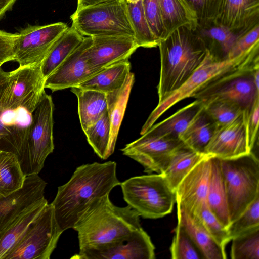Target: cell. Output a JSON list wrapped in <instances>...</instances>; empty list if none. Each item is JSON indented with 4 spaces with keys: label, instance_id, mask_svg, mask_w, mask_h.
I'll return each instance as SVG.
<instances>
[{
    "label": "cell",
    "instance_id": "cell-32",
    "mask_svg": "<svg viewBox=\"0 0 259 259\" xmlns=\"http://www.w3.org/2000/svg\"><path fill=\"white\" fill-rule=\"evenodd\" d=\"M83 38L72 26L62 34L41 64V71L46 79L81 42Z\"/></svg>",
    "mask_w": 259,
    "mask_h": 259
},
{
    "label": "cell",
    "instance_id": "cell-47",
    "mask_svg": "<svg viewBox=\"0 0 259 259\" xmlns=\"http://www.w3.org/2000/svg\"><path fill=\"white\" fill-rule=\"evenodd\" d=\"M17 0H0V20L6 15V13L12 10Z\"/></svg>",
    "mask_w": 259,
    "mask_h": 259
},
{
    "label": "cell",
    "instance_id": "cell-14",
    "mask_svg": "<svg viewBox=\"0 0 259 259\" xmlns=\"http://www.w3.org/2000/svg\"><path fill=\"white\" fill-rule=\"evenodd\" d=\"M210 172V157L206 155L184 177L175 190L177 207L194 219L206 203Z\"/></svg>",
    "mask_w": 259,
    "mask_h": 259
},
{
    "label": "cell",
    "instance_id": "cell-49",
    "mask_svg": "<svg viewBox=\"0 0 259 259\" xmlns=\"http://www.w3.org/2000/svg\"><path fill=\"white\" fill-rule=\"evenodd\" d=\"M127 3H136L139 0H124Z\"/></svg>",
    "mask_w": 259,
    "mask_h": 259
},
{
    "label": "cell",
    "instance_id": "cell-19",
    "mask_svg": "<svg viewBox=\"0 0 259 259\" xmlns=\"http://www.w3.org/2000/svg\"><path fill=\"white\" fill-rule=\"evenodd\" d=\"M204 153L221 159L235 158L251 153L248 145L243 114L227 124L216 127Z\"/></svg>",
    "mask_w": 259,
    "mask_h": 259
},
{
    "label": "cell",
    "instance_id": "cell-34",
    "mask_svg": "<svg viewBox=\"0 0 259 259\" xmlns=\"http://www.w3.org/2000/svg\"><path fill=\"white\" fill-rule=\"evenodd\" d=\"M25 178L17 156L0 149V197H7L21 189Z\"/></svg>",
    "mask_w": 259,
    "mask_h": 259
},
{
    "label": "cell",
    "instance_id": "cell-17",
    "mask_svg": "<svg viewBox=\"0 0 259 259\" xmlns=\"http://www.w3.org/2000/svg\"><path fill=\"white\" fill-rule=\"evenodd\" d=\"M92 38V43L85 50L84 56L89 65L97 72L128 60L139 48L133 36H100Z\"/></svg>",
    "mask_w": 259,
    "mask_h": 259
},
{
    "label": "cell",
    "instance_id": "cell-37",
    "mask_svg": "<svg viewBox=\"0 0 259 259\" xmlns=\"http://www.w3.org/2000/svg\"><path fill=\"white\" fill-rule=\"evenodd\" d=\"M202 102L205 111L216 127L233 121L243 112V109L239 105L228 100L214 99Z\"/></svg>",
    "mask_w": 259,
    "mask_h": 259
},
{
    "label": "cell",
    "instance_id": "cell-29",
    "mask_svg": "<svg viewBox=\"0 0 259 259\" xmlns=\"http://www.w3.org/2000/svg\"><path fill=\"white\" fill-rule=\"evenodd\" d=\"M206 156V154L197 152L184 145L172 153L159 174L165 177L170 187L175 191L184 177Z\"/></svg>",
    "mask_w": 259,
    "mask_h": 259
},
{
    "label": "cell",
    "instance_id": "cell-16",
    "mask_svg": "<svg viewBox=\"0 0 259 259\" xmlns=\"http://www.w3.org/2000/svg\"><path fill=\"white\" fill-rule=\"evenodd\" d=\"M14 87L10 95L11 110L23 109L29 114L36 108L45 92L46 78L41 65L19 67L15 69Z\"/></svg>",
    "mask_w": 259,
    "mask_h": 259
},
{
    "label": "cell",
    "instance_id": "cell-40",
    "mask_svg": "<svg viewBox=\"0 0 259 259\" xmlns=\"http://www.w3.org/2000/svg\"><path fill=\"white\" fill-rule=\"evenodd\" d=\"M197 219L215 241L225 249L226 245L231 240L227 228L211 211L206 203Z\"/></svg>",
    "mask_w": 259,
    "mask_h": 259
},
{
    "label": "cell",
    "instance_id": "cell-10",
    "mask_svg": "<svg viewBox=\"0 0 259 259\" xmlns=\"http://www.w3.org/2000/svg\"><path fill=\"white\" fill-rule=\"evenodd\" d=\"M68 27L56 22L44 25L28 24L21 29L13 45V61L19 67L41 65L55 42Z\"/></svg>",
    "mask_w": 259,
    "mask_h": 259
},
{
    "label": "cell",
    "instance_id": "cell-26",
    "mask_svg": "<svg viewBox=\"0 0 259 259\" xmlns=\"http://www.w3.org/2000/svg\"><path fill=\"white\" fill-rule=\"evenodd\" d=\"M48 203L45 198L34 204L19 215L5 231L0 234V259H6L9 253L22 239Z\"/></svg>",
    "mask_w": 259,
    "mask_h": 259
},
{
    "label": "cell",
    "instance_id": "cell-2",
    "mask_svg": "<svg viewBox=\"0 0 259 259\" xmlns=\"http://www.w3.org/2000/svg\"><path fill=\"white\" fill-rule=\"evenodd\" d=\"M158 46L160 56L157 85L160 103L187 80L204 60L208 51L194 31L185 27L175 30Z\"/></svg>",
    "mask_w": 259,
    "mask_h": 259
},
{
    "label": "cell",
    "instance_id": "cell-1",
    "mask_svg": "<svg viewBox=\"0 0 259 259\" xmlns=\"http://www.w3.org/2000/svg\"><path fill=\"white\" fill-rule=\"evenodd\" d=\"M120 183L115 161L95 162L77 167L69 180L58 187L51 203L61 230L73 229L94 200L109 195Z\"/></svg>",
    "mask_w": 259,
    "mask_h": 259
},
{
    "label": "cell",
    "instance_id": "cell-50",
    "mask_svg": "<svg viewBox=\"0 0 259 259\" xmlns=\"http://www.w3.org/2000/svg\"><path fill=\"white\" fill-rule=\"evenodd\" d=\"M2 67V65H0V68Z\"/></svg>",
    "mask_w": 259,
    "mask_h": 259
},
{
    "label": "cell",
    "instance_id": "cell-39",
    "mask_svg": "<svg viewBox=\"0 0 259 259\" xmlns=\"http://www.w3.org/2000/svg\"><path fill=\"white\" fill-rule=\"evenodd\" d=\"M170 247L172 259H202V254L185 229L177 223Z\"/></svg>",
    "mask_w": 259,
    "mask_h": 259
},
{
    "label": "cell",
    "instance_id": "cell-13",
    "mask_svg": "<svg viewBox=\"0 0 259 259\" xmlns=\"http://www.w3.org/2000/svg\"><path fill=\"white\" fill-rule=\"evenodd\" d=\"M15 70L5 71L0 68V144L2 150L17 153L25 141L28 125L19 123L18 110L9 107L10 95L14 87Z\"/></svg>",
    "mask_w": 259,
    "mask_h": 259
},
{
    "label": "cell",
    "instance_id": "cell-8",
    "mask_svg": "<svg viewBox=\"0 0 259 259\" xmlns=\"http://www.w3.org/2000/svg\"><path fill=\"white\" fill-rule=\"evenodd\" d=\"M52 98L46 92L32 113L26 140L18 160L27 176L38 175L54 149Z\"/></svg>",
    "mask_w": 259,
    "mask_h": 259
},
{
    "label": "cell",
    "instance_id": "cell-41",
    "mask_svg": "<svg viewBox=\"0 0 259 259\" xmlns=\"http://www.w3.org/2000/svg\"><path fill=\"white\" fill-rule=\"evenodd\" d=\"M257 226H259V196L230 224L227 230L232 239L234 237Z\"/></svg>",
    "mask_w": 259,
    "mask_h": 259
},
{
    "label": "cell",
    "instance_id": "cell-38",
    "mask_svg": "<svg viewBox=\"0 0 259 259\" xmlns=\"http://www.w3.org/2000/svg\"><path fill=\"white\" fill-rule=\"evenodd\" d=\"M231 240V258L259 259V226L234 237Z\"/></svg>",
    "mask_w": 259,
    "mask_h": 259
},
{
    "label": "cell",
    "instance_id": "cell-5",
    "mask_svg": "<svg viewBox=\"0 0 259 259\" xmlns=\"http://www.w3.org/2000/svg\"><path fill=\"white\" fill-rule=\"evenodd\" d=\"M120 186L127 204L145 219L167 215L176 203L175 192L161 174L133 177Z\"/></svg>",
    "mask_w": 259,
    "mask_h": 259
},
{
    "label": "cell",
    "instance_id": "cell-6",
    "mask_svg": "<svg viewBox=\"0 0 259 259\" xmlns=\"http://www.w3.org/2000/svg\"><path fill=\"white\" fill-rule=\"evenodd\" d=\"M220 162L231 223L259 196V161L251 152Z\"/></svg>",
    "mask_w": 259,
    "mask_h": 259
},
{
    "label": "cell",
    "instance_id": "cell-9",
    "mask_svg": "<svg viewBox=\"0 0 259 259\" xmlns=\"http://www.w3.org/2000/svg\"><path fill=\"white\" fill-rule=\"evenodd\" d=\"M63 232L48 203L6 259H49Z\"/></svg>",
    "mask_w": 259,
    "mask_h": 259
},
{
    "label": "cell",
    "instance_id": "cell-11",
    "mask_svg": "<svg viewBox=\"0 0 259 259\" xmlns=\"http://www.w3.org/2000/svg\"><path fill=\"white\" fill-rule=\"evenodd\" d=\"M184 145L179 138L144 134L120 150L124 155L140 163L144 172L159 174L172 153Z\"/></svg>",
    "mask_w": 259,
    "mask_h": 259
},
{
    "label": "cell",
    "instance_id": "cell-31",
    "mask_svg": "<svg viewBox=\"0 0 259 259\" xmlns=\"http://www.w3.org/2000/svg\"><path fill=\"white\" fill-rule=\"evenodd\" d=\"M215 128L214 123L203 107L179 136V138L189 148L205 154V148Z\"/></svg>",
    "mask_w": 259,
    "mask_h": 259
},
{
    "label": "cell",
    "instance_id": "cell-12",
    "mask_svg": "<svg viewBox=\"0 0 259 259\" xmlns=\"http://www.w3.org/2000/svg\"><path fill=\"white\" fill-rule=\"evenodd\" d=\"M155 247L141 227L125 237L100 247L79 251L75 259H154Z\"/></svg>",
    "mask_w": 259,
    "mask_h": 259
},
{
    "label": "cell",
    "instance_id": "cell-44",
    "mask_svg": "<svg viewBox=\"0 0 259 259\" xmlns=\"http://www.w3.org/2000/svg\"><path fill=\"white\" fill-rule=\"evenodd\" d=\"M245 132L249 148L252 152L257 138L259 120V97L250 107L243 110Z\"/></svg>",
    "mask_w": 259,
    "mask_h": 259
},
{
    "label": "cell",
    "instance_id": "cell-23",
    "mask_svg": "<svg viewBox=\"0 0 259 259\" xmlns=\"http://www.w3.org/2000/svg\"><path fill=\"white\" fill-rule=\"evenodd\" d=\"M178 223L189 235L205 259H225V249L220 246L206 231L198 219H194L177 207Z\"/></svg>",
    "mask_w": 259,
    "mask_h": 259
},
{
    "label": "cell",
    "instance_id": "cell-24",
    "mask_svg": "<svg viewBox=\"0 0 259 259\" xmlns=\"http://www.w3.org/2000/svg\"><path fill=\"white\" fill-rule=\"evenodd\" d=\"M206 204L211 211L227 228L230 224L224 180L220 159L210 157V172Z\"/></svg>",
    "mask_w": 259,
    "mask_h": 259
},
{
    "label": "cell",
    "instance_id": "cell-18",
    "mask_svg": "<svg viewBox=\"0 0 259 259\" xmlns=\"http://www.w3.org/2000/svg\"><path fill=\"white\" fill-rule=\"evenodd\" d=\"M46 185L38 175L27 176L21 189L7 197H0V234L23 212L45 199Z\"/></svg>",
    "mask_w": 259,
    "mask_h": 259
},
{
    "label": "cell",
    "instance_id": "cell-21",
    "mask_svg": "<svg viewBox=\"0 0 259 259\" xmlns=\"http://www.w3.org/2000/svg\"><path fill=\"white\" fill-rule=\"evenodd\" d=\"M257 97H259V89L255 84L252 71L224 81L198 100L202 101L214 99L228 100L238 104L244 110L250 107Z\"/></svg>",
    "mask_w": 259,
    "mask_h": 259
},
{
    "label": "cell",
    "instance_id": "cell-25",
    "mask_svg": "<svg viewBox=\"0 0 259 259\" xmlns=\"http://www.w3.org/2000/svg\"><path fill=\"white\" fill-rule=\"evenodd\" d=\"M134 81V74L131 72L121 87L106 94L107 112L110 123L109 150L111 155L115 150L118 132Z\"/></svg>",
    "mask_w": 259,
    "mask_h": 259
},
{
    "label": "cell",
    "instance_id": "cell-4",
    "mask_svg": "<svg viewBox=\"0 0 259 259\" xmlns=\"http://www.w3.org/2000/svg\"><path fill=\"white\" fill-rule=\"evenodd\" d=\"M258 50L257 41L246 52L231 59H219L208 52L187 80L164 101L158 103L143 125L140 134L145 133L173 105L185 98H195L208 90L226 75L241 69L259 67Z\"/></svg>",
    "mask_w": 259,
    "mask_h": 259
},
{
    "label": "cell",
    "instance_id": "cell-28",
    "mask_svg": "<svg viewBox=\"0 0 259 259\" xmlns=\"http://www.w3.org/2000/svg\"><path fill=\"white\" fill-rule=\"evenodd\" d=\"M71 91L77 98L78 114L84 132L107 111L106 94L78 87L71 88Z\"/></svg>",
    "mask_w": 259,
    "mask_h": 259
},
{
    "label": "cell",
    "instance_id": "cell-27",
    "mask_svg": "<svg viewBox=\"0 0 259 259\" xmlns=\"http://www.w3.org/2000/svg\"><path fill=\"white\" fill-rule=\"evenodd\" d=\"M165 38L176 29L185 27L194 31L198 19L186 0H159Z\"/></svg>",
    "mask_w": 259,
    "mask_h": 259
},
{
    "label": "cell",
    "instance_id": "cell-20",
    "mask_svg": "<svg viewBox=\"0 0 259 259\" xmlns=\"http://www.w3.org/2000/svg\"><path fill=\"white\" fill-rule=\"evenodd\" d=\"M215 21L240 37L259 24V0H223Z\"/></svg>",
    "mask_w": 259,
    "mask_h": 259
},
{
    "label": "cell",
    "instance_id": "cell-22",
    "mask_svg": "<svg viewBox=\"0 0 259 259\" xmlns=\"http://www.w3.org/2000/svg\"><path fill=\"white\" fill-rule=\"evenodd\" d=\"M194 32L203 41L209 53L222 60L228 58L230 51L239 37L215 21L198 24Z\"/></svg>",
    "mask_w": 259,
    "mask_h": 259
},
{
    "label": "cell",
    "instance_id": "cell-43",
    "mask_svg": "<svg viewBox=\"0 0 259 259\" xmlns=\"http://www.w3.org/2000/svg\"><path fill=\"white\" fill-rule=\"evenodd\" d=\"M195 12L198 24L215 21L223 0H186Z\"/></svg>",
    "mask_w": 259,
    "mask_h": 259
},
{
    "label": "cell",
    "instance_id": "cell-15",
    "mask_svg": "<svg viewBox=\"0 0 259 259\" xmlns=\"http://www.w3.org/2000/svg\"><path fill=\"white\" fill-rule=\"evenodd\" d=\"M91 37H84L81 42L46 79L45 89L53 92L78 86L98 72L88 63L84 56L92 44Z\"/></svg>",
    "mask_w": 259,
    "mask_h": 259
},
{
    "label": "cell",
    "instance_id": "cell-35",
    "mask_svg": "<svg viewBox=\"0 0 259 259\" xmlns=\"http://www.w3.org/2000/svg\"><path fill=\"white\" fill-rule=\"evenodd\" d=\"M128 16L135 33V39L139 47L151 48L158 46L145 17L142 0L136 3H127Z\"/></svg>",
    "mask_w": 259,
    "mask_h": 259
},
{
    "label": "cell",
    "instance_id": "cell-48",
    "mask_svg": "<svg viewBox=\"0 0 259 259\" xmlns=\"http://www.w3.org/2000/svg\"><path fill=\"white\" fill-rule=\"evenodd\" d=\"M111 0H77V6L76 10L82 8Z\"/></svg>",
    "mask_w": 259,
    "mask_h": 259
},
{
    "label": "cell",
    "instance_id": "cell-30",
    "mask_svg": "<svg viewBox=\"0 0 259 259\" xmlns=\"http://www.w3.org/2000/svg\"><path fill=\"white\" fill-rule=\"evenodd\" d=\"M131 69L128 60L123 61L100 70L77 87L107 94L121 87Z\"/></svg>",
    "mask_w": 259,
    "mask_h": 259
},
{
    "label": "cell",
    "instance_id": "cell-3",
    "mask_svg": "<svg viewBox=\"0 0 259 259\" xmlns=\"http://www.w3.org/2000/svg\"><path fill=\"white\" fill-rule=\"evenodd\" d=\"M141 227L134 209L115 205L107 195L94 200L73 229L78 234L79 251H82L116 241Z\"/></svg>",
    "mask_w": 259,
    "mask_h": 259
},
{
    "label": "cell",
    "instance_id": "cell-33",
    "mask_svg": "<svg viewBox=\"0 0 259 259\" xmlns=\"http://www.w3.org/2000/svg\"><path fill=\"white\" fill-rule=\"evenodd\" d=\"M203 107V102L196 99L164 120L153 125L144 134L179 138V136L185 131L193 117Z\"/></svg>",
    "mask_w": 259,
    "mask_h": 259
},
{
    "label": "cell",
    "instance_id": "cell-7",
    "mask_svg": "<svg viewBox=\"0 0 259 259\" xmlns=\"http://www.w3.org/2000/svg\"><path fill=\"white\" fill-rule=\"evenodd\" d=\"M70 18L72 27L84 37H135L124 0H111L76 10Z\"/></svg>",
    "mask_w": 259,
    "mask_h": 259
},
{
    "label": "cell",
    "instance_id": "cell-46",
    "mask_svg": "<svg viewBox=\"0 0 259 259\" xmlns=\"http://www.w3.org/2000/svg\"><path fill=\"white\" fill-rule=\"evenodd\" d=\"M18 33H12L0 30V65L13 61V45Z\"/></svg>",
    "mask_w": 259,
    "mask_h": 259
},
{
    "label": "cell",
    "instance_id": "cell-42",
    "mask_svg": "<svg viewBox=\"0 0 259 259\" xmlns=\"http://www.w3.org/2000/svg\"><path fill=\"white\" fill-rule=\"evenodd\" d=\"M142 2L144 14L149 26L159 43L165 38V32L159 0H142Z\"/></svg>",
    "mask_w": 259,
    "mask_h": 259
},
{
    "label": "cell",
    "instance_id": "cell-45",
    "mask_svg": "<svg viewBox=\"0 0 259 259\" xmlns=\"http://www.w3.org/2000/svg\"><path fill=\"white\" fill-rule=\"evenodd\" d=\"M257 41H259V24L237 39L229 54L228 58H233L240 55Z\"/></svg>",
    "mask_w": 259,
    "mask_h": 259
},
{
    "label": "cell",
    "instance_id": "cell-36",
    "mask_svg": "<svg viewBox=\"0 0 259 259\" xmlns=\"http://www.w3.org/2000/svg\"><path fill=\"white\" fill-rule=\"evenodd\" d=\"M84 133L89 144L100 159L106 160L111 156L109 150L110 123L107 111Z\"/></svg>",
    "mask_w": 259,
    "mask_h": 259
}]
</instances>
